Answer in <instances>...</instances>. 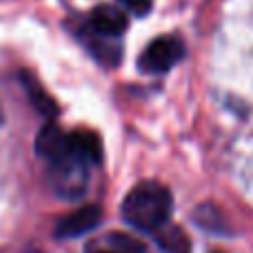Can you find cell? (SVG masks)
<instances>
[{
    "mask_svg": "<svg viewBox=\"0 0 253 253\" xmlns=\"http://www.w3.org/2000/svg\"><path fill=\"white\" fill-rule=\"evenodd\" d=\"M184 58V44L175 36H162L151 40L140 56V69L147 74H165Z\"/></svg>",
    "mask_w": 253,
    "mask_h": 253,
    "instance_id": "3",
    "label": "cell"
},
{
    "mask_svg": "<svg viewBox=\"0 0 253 253\" xmlns=\"http://www.w3.org/2000/svg\"><path fill=\"white\" fill-rule=\"evenodd\" d=\"M215 253H222V251H215Z\"/></svg>",
    "mask_w": 253,
    "mask_h": 253,
    "instance_id": "11",
    "label": "cell"
},
{
    "mask_svg": "<svg viewBox=\"0 0 253 253\" xmlns=\"http://www.w3.org/2000/svg\"><path fill=\"white\" fill-rule=\"evenodd\" d=\"M120 2H123L126 9H131L133 13H138V16H144V13H149L153 0H120Z\"/></svg>",
    "mask_w": 253,
    "mask_h": 253,
    "instance_id": "10",
    "label": "cell"
},
{
    "mask_svg": "<svg viewBox=\"0 0 253 253\" xmlns=\"http://www.w3.org/2000/svg\"><path fill=\"white\" fill-rule=\"evenodd\" d=\"M126 27H129L126 13L120 11L118 7H111V4H100L89 16V29L100 36H107V38L123 36L126 31Z\"/></svg>",
    "mask_w": 253,
    "mask_h": 253,
    "instance_id": "6",
    "label": "cell"
},
{
    "mask_svg": "<svg viewBox=\"0 0 253 253\" xmlns=\"http://www.w3.org/2000/svg\"><path fill=\"white\" fill-rule=\"evenodd\" d=\"M102 220V209L98 205H87L80 209L71 211V213L62 215L56 224V236L58 238H78L96 229Z\"/></svg>",
    "mask_w": 253,
    "mask_h": 253,
    "instance_id": "4",
    "label": "cell"
},
{
    "mask_svg": "<svg viewBox=\"0 0 253 253\" xmlns=\"http://www.w3.org/2000/svg\"><path fill=\"white\" fill-rule=\"evenodd\" d=\"M25 87H27V91H29L31 100L36 102V107H38L40 111H44V114H53V111H56V105L49 100V96L42 91V89H40V84L36 83L34 78H27L25 80Z\"/></svg>",
    "mask_w": 253,
    "mask_h": 253,
    "instance_id": "9",
    "label": "cell"
},
{
    "mask_svg": "<svg viewBox=\"0 0 253 253\" xmlns=\"http://www.w3.org/2000/svg\"><path fill=\"white\" fill-rule=\"evenodd\" d=\"M144 245L138 238L123 231H109L84 245V253H144Z\"/></svg>",
    "mask_w": 253,
    "mask_h": 253,
    "instance_id": "5",
    "label": "cell"
},
{
    "mask_svg": "<svg viewBox=\"0 0 253 253\" xmlns=\"http://www.w3.org/2000/svg\"><path fill=\"white\" fill-rule=\"evenodd\" d=\"M89 169L87 162L71 156H62L56 160H49V184L51 189L65 200H76L84 196L89 182Z\"/></svg>",
    "mask_w": 253,
    "mask_h": 253,
    "instance_id": "2",
    "label": "cell"
},
{
    "mask_svg": "<svg viewBox=\"0 0 253 253\" xmlns=\"http://www.w3.org/2000/svg\"><path fill=\"white\" fill-rule=\"evenodd\" d=\"M156 242L165 253H191V240L180 227H171L169 222L153 231Z\"/></svg>",
    "mask_w": 253,
    "mask_h": 253,
    "instance_id": "7",
    "label": "cell"
},
{
    "mask_svg": "<svg viewBox=\"0 0 253 253\" xmlns=\"http://www.w3.org/2000/svg\"><path fill=\"white\" fill-rule=\"evenodd\" d=\"M171 209H173V198L169 189L160 182L147 180L135 184L125 198L123 218L131 227L153 233L169 222Z\"/></svg>",
    "mask_w": 253,
    "mask_h": 253,
    "instance_id": "1",
    "label": "cell"
},
{
    "mask_svg": "<svg viewBox=\"0 0 253 253\" xmlns=\"http://www.w3.org/2000/svg\"><path fill=\"white\" fill-rule=\"evenodd\" d=\"M193 218L198 220V224H200V227L209 229V231H215V233L227 231V229H224V224H222L224 220H222V215H220V211L215 209V207H211V205L198 207V209L193 211Z\"/></svg>",
    "mask_w": 253,
    "mask_h": 253,
    "instance_id": "8",
    "label": "cell"
}]
</instances>
